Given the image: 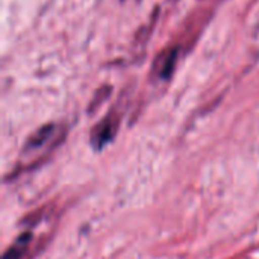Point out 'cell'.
I'll list each match as a JSON object with an SVG mask.
<instances>
[{
	"instance_id": "obj_1",
	"label": "cell",
	"mask_w": 259,
	"mask_h": 259,
	"mask_svg": "<svg viewBox=\"0 0 259 259\" xmlns=\"http://www.w3.org/2000/svg\"><path fill=\"white\" fill-rule=\"evenodd\" d=\"M118 129V121L117 118H114L112 115H108L106 118H103L91 132V144L96 150H102L105 146H108Z\"/></svg>"
},
{
	"instance_id": "obj_2",
	"label": "cell",
	"mask_w": 259,
	"mask_h": 259,
	"mask_svg": "<svg viewBox=\"0 0 259 259\" xmlns=\"http://www.w3.org/2000/svg\"><path fill=\"white\" fill-rule=\"evenodd\" d=\"M55 132H56V126H55V124H46V126L39 127L33 135L29 137L26 146L23 147V153H24V155H32V153L38 152V150L42 149L47 143L52 141Z\"/></svg>"
},
{
	"instance_id": "obj_3",
	"label": "cell",
	"mask_w": 259,
	"mask_h": 259,
	"mask_svg": "<svg viewBox=\"0 0 259 259\" xmlns=\"http://www.w3.org/2000/svg\"><path fill=\"white\" fill-rule=\"evenodd\" d=\"M30 241H32V234H30V232L21 234V235L11 244V247L5 252L3 259H21L24 256L26 250L29 249Z\"/></svg>"
},
{
	"instance_id": "obj_4",
	"label": "cell",
	"mask_w": 259,
	"mask_h": 259,
	"mask_svg": "<svg viewBox=\"0 0 259 259\" xmlns=\"http://www.w3.org/2000/svg\"><path fill=\"white\" fill-rule=\"evenodd\" d=\"M176 55H178V52L173 50V52H171V56L167 58V61H165V64H164V67H162V71H161V76H162L164 79H168V77L171 76L173 68H175V64H176Z\"/></svg>"
}]
</instances>
